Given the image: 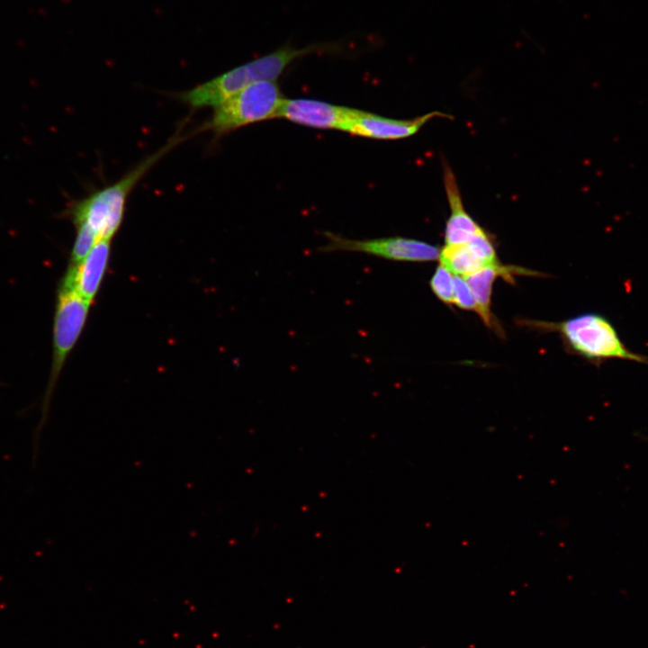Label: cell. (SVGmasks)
<instances>
[{
  "mask_svg": "<svg viewBox=\"0 0 648 648\" xmlns=\"http://www.w3.org/2000/svg\"><path fill=\"white\" fill-rule=\"evenodd\" d=\"M438 260L452 274L463 277L500 264L489 233L466 243L445 245L440 249Z\"/></svg>",
  "mask_w": 648,
  "mask_h": 648,
  "instance_id": "cell-9",
  "label": "cell"
},
{
  "mask_svg": "<svg viewBox=\"0 0 648 648\" xmlns=\"http://www.w3.org/2000/svg\"><path fill=\"white\" fill-rule=\"evenodd\" d=\"M524 323L560 333L570 351L590 361L620 358L648 364V357L628 349L613 324L598 313H582L562 322L524 320Z\"/></svg>",
  "mask_w": 648,
  "mask_h": 648,
  "instance_id": "cell-3",
  "label": "cell"
},
{
  "mask_svg": "<svg viewBox=\"0 0 648 648\" xmlns=\"http://www.w3.org/2000/svg\"><path fill=\"white\" fill-rule=\"evenodd\" d=\"M435 117L449 116L440 112H432L411 120H398L355 109L344 131L376 140H400L416 134Z\"/></svg>",
  "mask_w": 648,
  "mask_h": 648,
  "instance_id": "cell-7",
  "label": "cell"
},
{
  "mask_svg": "<svg viewBox=\"0 0 648 648\" xmlns=\"http://www.w3.org/2000/svg\"><path fill=\"white\" fill-rule=\"evenodd\" d=\"M90 304L75 288L59 284L53 318L50 373L41 405V418L35 432L37 439L48 418L50 403L61 370L86 325Z\"/></svg>",
  "mask_w": 648,
  "mask_h": 648,
  "instance_id": "cell-4",
  "label": "cell"
},
{
  "mask_svg": "<svg viewBox=\"0 0 648 648\" xmlns=\"http://www.w3.org/2000/svg\"><path fill=\"white\" fill-rule=\"evenodd\" d=\"M454 304L457 307L476 311V301L474 296L466 283V281L461 276L454 277Z\"/></svg>",
  "mask_w": 648,
  "mask_h": 648,
  "instance_id": "cell-15",
  "label": "cell"
},
{
  "mask_svg": "<svg viewBox=\"0 0 648 648\" xmlns=\"http://www.w3.org/2000/svg\"><path fill=\"white\" fill-rule=\"evenodd\" d=\"M332 50H338V45L318 43L302 48L284 45L271 53L237 67L181 94L180 98L193 109L216 108L254 83L275 81L295 59L314 52Z\"/></svg>",
  "mask_w": 648,
  "mask_h": 648,
  "instance_id": "cell-1",
  "label": "cell"
},
{
  "mask_svg": "<svg viewBox=\"0 0 648 648\" xmlns=\"http://www.w3.org/2000/svg\"><path fill=\"white\" fill-rule=\"evenodd\" d=\"M328 242L322 252L352 251L402 262H429L439 258L437 246L403 237L373 239H350L338 234L325 232Z\"/></svg>",
  "mask_w": 648,
  "mask_h": 648,
  "instance_id": "cell-6",
  "label": "cell"
},
{
  "mask_svg": "<svg viewBox=\"0 0 648 648\" xmlns=\"http://www.w3.org/2000/svg\"><path fill=\"white\" fill-rule=\"evenodd\" d=\"M76 227V236L71 250L69 266H78L99 240L96 234L86 225Z\"/></svg>",
  "mask_w": 648,
  "mask_h": 648,
  "instance_id": "cell-13",
  "label": "cell"
},
{
  "mask_svg": "<svg viewBox=\"0 0 648 648\" xmlns=\"http://www.w3.org/2000/svg\"><path fill=\"white\" fill-rule=\"evenodd\" d=\"M433 293L444 303L454 304V277L443 265H439L430 280Z\"/></svg>",
  "mask_w": 648,
  "mask_h": 648,
  "instance_id": "cell-14",
  "label": "cell"
},
{
  "mask_svg": "<svg viewBox=\"0 0 648 648\" xmlns=\"http://www.w3.org/2000/svg\"><path fill=\"white\" fill-rule=\"evenodd\" d=\"M110 254L111 239H99L78 266H68L61 281L92 303L106 273Z\"/></svg>",
  "mask_w": 648,
  "mask_h": 648,
  "instance_id": "cell-10",
  "label": "cell"
},
{
  "mask_svg": "<svg viewBox=\"0 0 648 648\" xmlns=\"http://www.w3.org/2000/svg\"><path fill=\"white\" fill-rule=\"evenodd\" d=\"M181 140V136L172 139L113 184L72 202L66 215L75 226L84 224L89 227L98 239H112L122 224L126 202L134 186Z\"/></svg>",
  "mask_w": 648,
  "mask_h": 648,
  "instance_id": "cell-2",
  "label": "cell"
},
{
  "mask_svg": "<svg viewBox=\"0 0 648 648\" xmlns=\"http://www.w3.org/2000/svg\"><path fill=\"white\" fill-rule=\"evenodd\" d=\"M284 99L275 81L254 83L214 108L203 130L220 136L248 124L275 118Z\"/></svg>",
  "mask_w": 648,
  "mask_h": 648,
  "instance_id": "cell-5",
  "label": "cell"
},
{
  "mask_svg": "<svg viewBox=\"0 0 648 648\" xmlns=\"http://www.w3.org/2000/svg\"><path fill=\"white\" fill-rule=\"evenodd\" d=\"M534 274V272L518 266H502L498 264L492 266L482 268L468 276L463 277L468 284L476 301V312L483 323L490 328H493L498 334L503 331L499 328L495 317L491 313V293L493 283L498 276L503 277L510 284L515 281L514 275Z\"/></svg>",
  "mask_w": 648,
  "mask_h": 648,
  "instance_id": "cell-11",
  "label": "cell"
},
{
  "mask_svg": "<svg viewBox=\"0 0 648 648\" xmlns=\"http://www.w3.org/2000/svg\"><path fill=\"white\" fill-rule=\"evenodd\" d=\"M444 183L450 206L445 245L466 243L487 233L465 211L454 175L448 166H444Z\"/></svg>",
  "mask_w": 648,
  "mask_h": 648,
  "instance_id": "cell-12",
  "label": "cell"
},
{
  "mask_svg": "<svg viewBox=\"0 0 648 648\" xmlns=\"http://www.w3.org/2000/svg\"><path fill=\"white\" fill-rule=\"evenodd\" d=\"M354 112V108L318 100L284 99L277 117L311 128L344 131Z\"/></svg>",
  "mask_w": 648,
  "mask_h": 648,
  "instance_id": "cell-8",
  "label": "cell"
}]
</instances>
